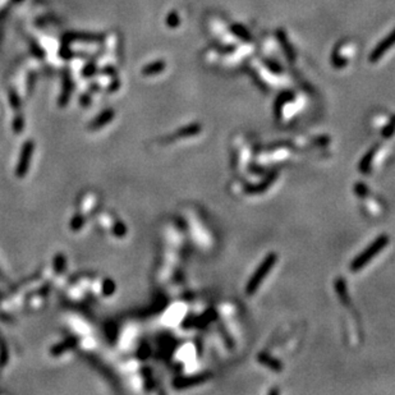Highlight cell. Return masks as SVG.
Returning <instances> with one entry per match:
<instances>
[{"label": "cell", "instance_id": "cell-2", "mask_svg": "<svg viewBox=\"0 0 395 395\" xmlns=\"http://www.w3.org/2000/svg\"><path fill=\"white\" fill-rule=\"evenodd\" d=\"M164 68H165V63L164 61H155V63L147 64L146 67L142 69V74L144 76H151V74H156L163 72Z\"/></svg>", "mask_w": 395, "mask_h": 395}, {"label": "cell", "instance_id": "cell-1", "mask_svg": "<svg viewBox=\"0 0 395 395\" xmlns=\"http://www.w3.org/2000/svg\"><path fill=\"white\" fill-rule=\"evenodd\" d=\"M393 44H395V31H393L392 35H390L389 37H386L385 40H384V41L381 42L379 46H377L376 50H375V53L371 55V61H377V59H379V58L381 57V55H383L384 53H385V51L388 50V49H389Z\"/></svg>", "mask_w": 395, "mask_h": 395}, {"label": "cell", "instance_id": "cell-5", "mask_svg": "<svg viewBox=\"0 0 395 395\" xmlns=\"http://www.w3.org/2000/svg\"><path fill=\"white\" fill-rule=\"evenodd\" d=\"M166 23H168V26H170V27H176V26L178 25L179 18L176 13L174 12L170 13L169 16H168V19H166Z\"/></svg>", "mask_w": 395, "mask_h": 395}, {"label": "cell", "instance_id": "cell-4", "mask_svg": "<svg viewBox=\"0 0 395 395\" xmlns=\"http://www.w3.org/2000/svg\"><path fill=\"white\" fill-rule=\"evenodd\" d=\"M112 117H113V112L112 110H108V112L104 113V115L101 117V119H100V117L97 118V121L95 122V124H104V123H106V122L112 121Z\"/></svg>", "mask_w": 395, "mask_h": 395}, {"label": "cell", "instance_id": "cell-3", "mask_svg": "<svg viewBox=\"0 0 395 395\" xmlns=\"http://www.w3.org/2000/svg\"><path fill=\"white\" fill-rule=\"evenodd\" d=\"M69 36L73 40H81V41H99V35H92V33H69Z\"/></svg>", "mask_w": 395, "mask_h": 395}]
</instances>
